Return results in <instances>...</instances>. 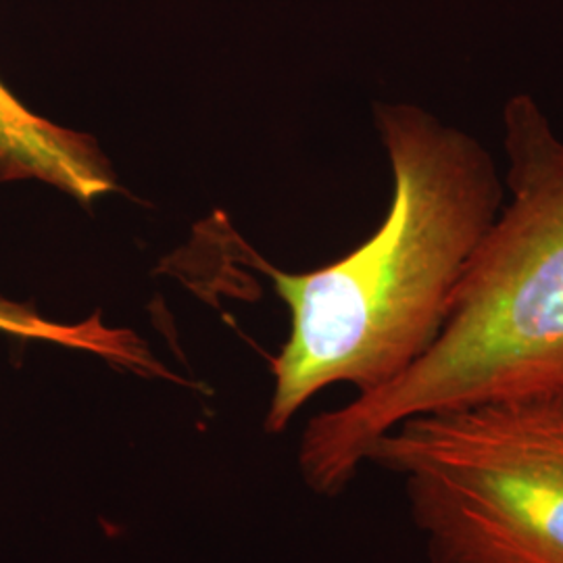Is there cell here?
Masks as SVG:
<instances>
[{"mask_svg": "<svg viewBox=\"0 0 563 563\" xmlns=\"http://www.w3.org/2000/svg\"><path fill=\"white\" fill-rule=\"evenodd\" d=\"M376 121L395 180L383 225L320 269H267L290 309V336L272 363V432L332 384L365 395L418 362L501 211L504 178L483 142L416 104H383Z\"/></svg>", "mask_w": 563, "mask_h": 563, "instance_id": "6da1fadb", "label": "cell"}, {"mask_svg": "<svg viewBox=\"0 0 563 563\" xmlns=\"http://www.w3.org/2000/svg\"><path fill=\"white\" fill-rule=\"evenodd\" d=\"M505 192L437 342L399 378L313 418L305 481L332 495L369 444L434 411L563 399V139L528 95L504 109Z\"/></svg>", "mask_w": 563, "mask_h": 563, "instance_id": "7a4b0ae2", "label": "cell"}, {"mask_svg": "<svg viewBox=\"0 0 563 563\" xmlns=\"http://www.w3.org/2000/svg\"><path fill=\"white\" fill-rule=\"evenodd\" d=\"M365 462L401 476L428 563H563V399L416 416Z\"/></svg>", "mask_w": 563, "mask_h": 563, "instance_id": "3957f363", "label": "cell"}, {"mask_svg": "<svg viewBox=\"0 0 563 563\" xmlns=\"http://www.w3.org/2000/svg\"><path fill=\"white\" fill-rule=\"evenodd\" d=\"M0 180H41L84 205L118 188L97 142L32 113L2 81Z\"/></svg>", "mask_w": 563, "mask_h": 563, "instance_id": "277c9868", "label": "cell"}, {"mask_svg": "<svg viewBox=\"0 0 563 563\" xmlns=\"http://www.w3.org/2000/svg\"><path fill=\"white\" fill-rule=\"evenodd\" d=\"M0 332L13 334L20 339L59 342L65 346L84 349L139 372H148V369L159 372V365L153 362L144 344L132 332L111 330L102 325L99 316H95L92 320L69 325V323L51 322L42 318L34 307L0 299Z\"/></svg>", "mask_w": 563, "mask_h": 563, "instance_id": "5b68a950", "label": "cell"}]
</instances>
